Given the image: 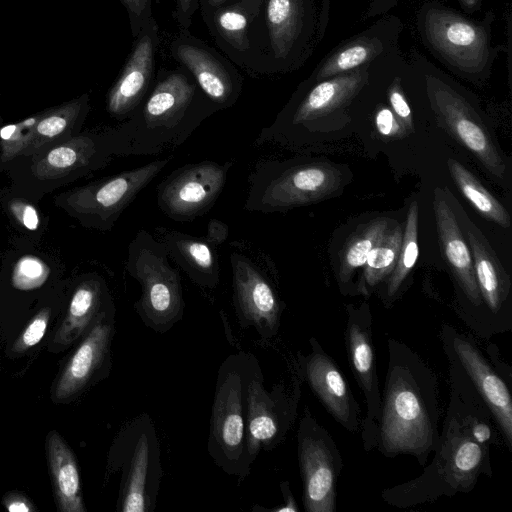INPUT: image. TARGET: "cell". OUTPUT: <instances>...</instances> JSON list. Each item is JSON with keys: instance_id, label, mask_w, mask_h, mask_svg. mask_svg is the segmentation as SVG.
I'll use <instances>...</instances> for the list:
<instances>
[{"instance_id": "1f68e13d", "label": "cell", "mask_w": 512, "mask_h": 512, "mask_svg": "<svg viewBox=\"0 0 512 512\" xmlns=\"http://www.w3.org/2000/svg\"><path fill=\"white\" fill-rule=\"evenodd\" d=\"M36 115L16 124L0 128V165L4 166L19 157L25 148L28 132L34 124Z\"/></svg>"}, {"instance_id": "4dcf8cb0", "label": "cell", "mask_w": 512, "mask_h": 512, "mask_svg": "<svg viewBox=\"0 0 512 512\" xmlns=\"http://www.w3.org/2000/svg\"><path fill=\"white\" fill-rule=\"evenodd\" d=\"M375 47L368 43H355L332 56L321 68L318 79L346 73L365 63L374 54Z\"/></svg>"}, {"instance_id": "7dc6e473", "label": "cell", "mask_w": 512, "mask_h": 512, "mask_svg": "<svg viewBox=\"0 0 512 512\" xmlns=\"http://www.w3.org/2000/svg\"><path fill=\"white\" fill-rule=\"evenodd\" d=\"M383 1H384V0H383ZM386 1H389L390 3H392V1H394V0H386Z\"/></svg>"}, {"instance_id": "484cf974", "label": "cell", "mask_w": 512, "mask_h": 512, "mask_svg": "<svg viewBox=\"0 0 512 512\" xmlns=\"http://www.w3.org/2000/svg\"><path fill=\"white\" fill-rule=\"evenodd\" d=\"M447 164L455 184L475 209L486 219L509 228L511 220L507 210L480 181L457 160L448 159Z\"/></svg>"}, {"instance_id": "e0dca14e", "label": "cell", "mask_w": 512, "mask_h": 512, "mask_svg": "<svg viewBox=\"0 0 512 512\" xmlns=\"http://www.w3.org/2000/svg\"><path fill=\"white\" fill-rule=\"evenodd\" d=\"M106 283L99 276H89L76 287L67 314L55 335L53 344L67 346L108 312L114 310Z\"/></svg>"}, {"instance_id": "30bf717a", "label": "cell", "mask_w": 512, "mask_h": 512, "mask_svg": "<svg viewBox=\"0 0 512 512\" xmlns=\"http://www.w3.org/2000/svg\"><path fill=\"white\" fill-rule=\"evenodd\" d=\"M428 94L433 110L446 129L494 176L502 179L505 163L493 139L474 109L443 83H429Z\"/></svg>"}, {"instance_id": "83f0119b", "label": "cell", "mask_w": 512, "mask_h": 512, "mask_svg": "<svg viewBox=\"0 0 512 512\" xmlns=\"http://www.w3.org/2000/svg\"><path fill=\"white\" fill-rule=\"evenodd\" d=\"M403 230L397 225L388 229L380 242L369 253L364 266L363 278L368 286H374L388 276L396 266L402 242Z\"/></svg>"}, {"instance_id": "7c38bea8", "label": "cell", "mask_w": 512, "mask_h": 512, "mask_svg": "<svg viewBox=\"0 0 512 512\" xmlns=\"http://www.w3.org/2000/svg\"><path fill=\"white\" fill-rule=\"evenodd\" d=\"M115 333V309L101 317L86 333L58 378L52 393L55 402L75 397L110 366Z\"/></svg>"}, {"instance_id": "4fadbf2b", "label": "cell", "mask_w": 512, "mask_h": 512, "mask_svg": "<svg viewBox=\"0 0 512 512\" xmlns=\"http://www.w3.org/2000/svg\"><path fill=\"white\" fill-rule=\"evenodd\" d=\"M425 30L431 44L446 58L465 70L478 69L487 59L485 32L462 17L445 10H430Z\"/></svg>"}, {"instance_id": "cb8c5ba5", "label": "cell", "mask_w": 512, "mask_h": 512, "mask_svg": "<svg viewBox=\"0 0 512 512\" xmlns=\"http://www.w3.org/2000/svg\"><path fill=\"white\" fill-rule=\"evenodd\" d=\"M466 233L481 297L492 311L497 312L508 294L509 276L482 233L473 225Z\"/></svg>"}, {"instance_id": "b9f144b4", "label": "cell", "mask_w": 512, "mask_h": 512, "mask_svg": "<svg viewBox=\"0 0 512 512\" xmlns=\"http://www.w3.org/2000/svg\"><path fill=\"white\" fill-rule=\"evenodd\" d=\"M228 237V226L218 219H211L207 225L205 238L215 246L221 245Z\"/></svg>"}, {"instance_id": "836d02e7", "label": "cell", "mask_w": 512, "mask_h": 512, "mask_svg": "<svg viewBox=\"0 0 512 512\" xmlns=\"http://www.w3.org/2000/svg\"><path fill=\"white\" fill-rule=\"evenodd\" d=\"M483 457L481 446L473 440L463 439L454 449L451 457V472L458 481L471 478L480 466Z\"/></svg>"}, {"instance_id": "44dd1931", "label": "cell", "mask_w": 512, "mask_h": 512, "mask_svg": "<svg viewBox=\"0 0 512 512\" xmlns=\"http://www.w3.org/2000/svg\"><path fill=\"white\" fill-rule=\"evenodd\" d=\"M454 347L482 397L495 415L506 439L512 441V401L504 382L468 342L455 339Z\"/></svg>"}, {"instance_id": "f546056e", "label": "cell", "mask_w": 512, "mask_h": 512, "mask_svg": "<svg viewBox=\"0 0 512 512\" xmlns=\"http://www.w3.org/2000/svg\"><path fill=\"white\" fill-rule=\"evenodd\" d=\"M418 204L412 202L406 219L399 256L388 281V294L394 295L418 258Z\"/></svg>"}, {"instance_id": "277c9868", "label": "cell", "mask_w": 512, "mask_h": 512, "mask_svg": "<svg viewBox=\"0 0 512 512\" xmlns=\"http://www.w3.org/2000/svg\"><path fill=\"white\" fill-rule=\"evenodd\" d=\"M127 273L141 287L134 310L144 325L164 334L182 320L185 309L181 276L169 263L163 244L140 229L128 245Z\"/></svg>"}, {"instance_id": "5bb4252c", "label": "cell", "mask_w": 512, "mask_h": 512, "mask_svg": "<svg viewBox=\"0 0 512 512\" xmlns=\"http://www.w3.org/2000/svg\"><path fill=\"white\" fill-rule=\"evenodd\" d=\"M429 425L422 403L403 381L390 388L383 421V442L391 451L417 450L429 439Z\"/></svg>"}, {"instance_id": "3957f363", "label": "cell", "mask_w": 512, "mask_h": 512, "mask_svg": "<svg viewBox=\"0 0 512 512\" xmlns=\"http://www.w3.org/2000/svg\"><path fill=\"white\" fill-rule=\"evenodd\" d=\"M343 181L342 172L327 163L263 159L248 176L244 209L267 214L309 205L335 194Z\"/></svg>"}, {"instance_id": "52a82bcc", "label": "cell", "mask_w": 512, "mask_h": 512, "mask_svg": "<svg viewBox=\"0 0 512 512\" xmlns=\"http://www.w3.org/2000/svg\"><path fill=\"white\" fill-rule=\"evenodd\" d=\"M112 154L105 130L80 133L32 156H21L24 180L50 191L109 165Z\"/></svg>"}, {"instance_id": "9c48e42d", "label": "cell", "mask_w": 512, "mask_h": 512, "mask_svg": "<svg viewBox=\"0 0 512 512\" xmlns=\"http://www.w3.org/2000/svg\"><path fill=\"white\" fill-rule=\"evenodd\" d=\"M233 306L239 326L254 329L262 340L277 334L282 304L259 263L247 253L232 250Z\"/></svg>"}, {"instance_id": "9a60e30c", "label": "cell", "mask_w": 512, "mask_h": 512, "mask_svg": "<svg viewBox=\"0 0 512 512\" xmlns=\"http://www.w3.org/2000/svg\"><path fill=\"white\" fill-rule=\"evenodd\" d=\"M155 238L171 258L198 286L214 289L220 282L217 246L205 236H193L178 230L157 226Z\"/></svg>"}, {"instance_id": "7a4b0ae2", "label": "cell", "mask_w": 512, "mask_h": 512, "mask_svg": "<svg viewBox=\"0 0 512 512\" xmlns=\"http://www.w3.org/2000/svg\"><path fill=\"white\" fill-rule=\"evenodd\" d=\"M260 367L255 355L239 351L228 355L217 371L207 450L217 467L240 480L252 467L246 449V396Z\"/></svg>"}, {"instance_id": "5b68a950", "label": "cell", "mask_w": 512, "mask_h": 512, "mask_svg": "<svg viewBox=\"0 0 512 512\" xmlns=\"http://www.w3.org/2000/svg\"><path fill=\"white\" fill-rule=\"evenodd\" d=\"M110 464L121 472L117 511L153 512L164 471L156 426L149 414L137 415L123 425Z\"/></svg>"}, {"instance_id": "e575fe53", "label": "cell", "mask_w": 512, "mask_h": 512, "mask_svg": "<svg viewBox=\"0 0 512 512\" xmlns=\"http://www.w3.org/2000/svg\"><path fill=\"white\" fill-rule=\"evenodd\" d=\"M216 24L222 34L235 45H243L247 18L239 8H226L217 13Z\"/></svg>"}, {"instance_id": "d590c367", "label": "cell", "mask_w": 512, "mask_h": 512, "mask_svg": "<svg viewBox=\"0 0 512 512\" xmlns=\"http://www.w3.org/2000/svg\"><path fill=\"white\" fill-rule=\"evenodd\" d=\"M50 313V308H43L31 319L24 331L14 342L13 352L23 353L42 340L47 330Z\"/></svg>"}, {"instance_id": "ba28073f", "label": "cell", "mask_w": 512, "mask_h": 512, "mask_svg": "<svg viewBox=\"0 0 512 512\" xmlns=\"http://www.w3.org/2000/svg\"><path fill=\"white\" fill-rule=\"evenodd\" d=\"M233 165V161L204 160L173 170L157 185L158 208L178 222L207 214L220 197Z\"/></svg>"}, {"instance_id": "bcb514c9", "label": "cell", "mask_w": 512, "mask_h": 512, "mask_svg": "<svg viewBox=\"0 0 512 512\" xmlns=\"http://www.w3.org/2000/svg\"><path fill=\"white\" fill-rule=\"evenodd\" d=\"M224 0H210V2L213 4V5H216V4H219L221 2H223Z\"/></svg>"}, {"instance_id": "7bdbcfd3", "label": "cell", "mask_w": 512, "mask_h": 512, "mask_svg": "<svg viewBox=\"0 0 512 512\" xmlns=\"http://www.w3.org/2000/svg\"><path fill=\"white\" fill-rule=\"evenodd\" d=\"M281 490L283 491V494L285 496V505L282 506V507H279V508H274V509H271V511H274V512H285V511H297L298 508L291 496V493L289 491V486H288V483L287 482H283L281 484Z\"/></svg>"}, {"instance_id": "6da1fadb", "label": "cell", "mask_w": 512, "mask_h": 512, "mask_svg": "<svg viewBox=\"0 0 512 512\" xmlns=\"http://www.w3.org/2000/svg\"><path fill=\"white\" fill-rule=\"evenodd\" d=\"M218 108L188 78L173 73L123 124L105 130L114 156H151L183 144Z\"/></svg>"}, {"instance_id": "c3c4849f", "label": "cell", "mask_w": 512, "mask_h": 512, "mask_svg": "<svg viewBox=\"0 0 512 512\" xmlns=\"http://www.w3.org/2000/svg\"><path fill=\"white\" fill-rule=\"evenodd\" d=\"M0 123H1V118H0Z\"/></svg>"}, {"instance_id": "d4e9b609", "label": "cell", "mask_w": 512, "mask_h": 512, "mask_svg": "<svg viewBox=\"0 0 512 512\" xmlns=\"http://www.w3.org/2000/svg\"><path fill=\"white\" fill-rule=\"evenodd\" d=\"M307 378L331 412L341 421L349 417V397L346 383L334 366L323 355L312 356L306 364Z\"/></svg>"}, {"instance_id": "ac0fdd59", "label": "cell", "mask_w": 512, "mask_h": 512, "mask_svg": "<svg viewBox=\"0 0 512 512\" xmlns=\"http://www.w3.org/2000/svg\"><path fill=\"white\" fill-rule=\"evenodd\" d=\"M88 111L89 98L85 94L36 115L19 157L32 156L80 134Z\"/></svg>"}, {"instance_id": "ab89813d", "label": "cell", "mask_w": 512, "mask_h": 512, "mask_svg": "<svg viewBox=\"0 0 512 512\" xmlns=\"http://www.w3.org/2000/svg\"><path fill=\"white\" fill-rule=\"evenodd\" d=\"M9 208L11 214L23 227L31 231L38 229L40 219L33 205L16 198L10 201Z\"/></svg>"}, {"instance_id": "ffe728a7", "label": "cell", "mask_w": 512, "mask_h": 512, "mask_svg": "<svg viewBox=\"0 0 512 512\" xmlns=\"http://www.w3.org/2000/svg\"><path fill=\"white\" fill-rule=\"evenodd\" d=\"M152 61V41L149 36H144L108 94L107 111L112 117L126 120L141 104L150 84Z\"/></svg>"}, {"instance_id": "4316f807", "label": "cell", "mask_w": 512, "mask_h": 512, "mask_svg": "<svg viewBox=\"0 0 512 512\" xmlns=\"http://www.w3.org/2000/svg\"><path fill=\"white\" fill-rule=\"evenodd\" d=\"M389 229L386 218H377L367 223L344 245L340 254L339 278L346 282L354 271L362 267L372 249Z\"/></svg>"}, {"instance_id": "8992f818", "label": "cell", "mask_w": 512, "mask_h": 512, "mask_svg": "<svg viewBox=\"0 0 512 512\" xmlns=\"http://www.w3.org/2000/svg\"><path fill=\"white\" fill-rule=\"evenodd\" d=\"M170 159L171 157L156 159L143 166L68 191L58 199V205L65 208L84 227L109 231L124 210Z\"/></svg>"}, {"instance_id": "8d00e7d4", "label": "cell", "mask_w": 512, "mask_h": 512, "mask_svg": "<svg viewBox=\"0 0 512 512\" xmlns=\"http://www.w3.org/2000/svg\"><path fill=\"white\" fill-rule=\"evenodd\" d=\"M45 267L33 258L20 261L15 269L14 284L21 289H31L38 286L45 278Z\"/></svg>"}, {"instance_id": "603a6c76", "label": "cell", "mask_w": 512, "mask_h": 512, "mask_svg": "<svg viewBox=\"0 0 512 512\" xmlns=\"http://www.w3.org/2000/svg\"><path fill=\"white\" fill-rule=\"evenodd\" d=\"M179 59L194 75L201 91L218 108H227L239 92L230 74L209 53L192 45L177 49Z\"/></svg>"}, {"instance_id": "d6986e66", "label": "cell", "mask_w": 512, "mask_h": 512, "mask_svg": "<svg viewBox=\"0 0 512 512\" xmlns=\"http://www.w3.org/2000/svg\"><path fill=\"white\" fill-rule=\"evenodd\" d=\"M299 440L305 509L308 512H332L335 491L330 454L321 440L304 435Z\"/></svg>"}, {"instance_id": "2e32d148", "label": "cell", "mask_w": 512, "mask_h": 512, "mask_svg": "<svg viewBox=\"0 0 512 512\" xmlns=\"http://www.w3.org/2000/svg\"><path fill=\"white\" fill-rule=\"evenodd\" d=\"M433 210L440 245L447 263L458 279L468 298L474 303L481 302L476 282L471 252L464 241L455 214L443 191L435 189Z\"/></svg>"}, {"instance_id": "8fae6325", "label": "cell", "mask_w": 512, "mask_h": 512, "mask_svg": "<svg viewBox=\"0 0 512 512\" xmlns=\"http://www.w3.org/2000/svg\"><path fill=\"white\" fill-rule=\"evenodd\" d=\"M293 401L280 384L264 387L261 367L251 377L246 396V449L251 464L261 451L276 447L289 427Z\"/></svg>"}, {"instance_id": "ee69618b", "label": "cell", "mask_w": 512, "mask_h": 512, "mask_svg": "<svg viewBox=\"0 0 512 512\" xmlns=\"http://www.w3.org/2000/svg\"><path fill=\"white\" fill-rule=\"evenodd\" d=\"M131 14L140 15L145 9L148 0H122Z\"/></svg>"}, {"instance_id": "60d3db41", "label": "cell", "mask_w": 512, "mask_h": 512, "mask_svg": "<svg viewBox=\"0 0 512 512\" xmlns=\"http://www.w3.org/2000/svg\"><path fill=\"white\" fill-rule=\"evenodd\" d=\"M3 505L10 512H33L36 510L33 503L23 494L11 492L3 499Z\"/></svg>"}, {"instance_id": "74e56055", "label": "cell", "mask_w": 512, "mask_h": 512, "mask_svg": "<svg viewBox=\"0 0 512 512\" xmlns=\"http://www.w3.org/2000/svg\"><path fill=\"white\" fill-rule=\"evenodd\" d=\"M375 124L378 132L388 138H401L407 133L393 111L387 107L377 111Z\"/></svg>"}, {"instance_id": "f1b7e54d", "label": "cell", "mask_w": 512, "mask_h": 512, "mask_svg": "<svg viewBox=\"0 0 512 512\" xmlns=\"http://www.w3.org/2000/svg\"><path fill=\"white\" fill-rule=\"evenodd\" d=\"M299 19L297 0H269L267 6L268 26L278 53L287 52L296 36Z\"/></svg>"}, {"instance_id": "f35d334b", "label": "cell", "mask_w": 512, "mask_h": 512, "mask_svg": "<svg viewBox=\"0 0 512 512\" xmlns=\"http://www.w3.org/2000/svg\"><path fill=\"white\" fill-rule=\"evenodd\" d=\"M393 113L399 119L406 132L413 130L412 112L398 84H394L388 92Z\"/></svg>"}, {"instance_id": "d6a6232c", "label": "cell", "mask_w": 512, "mask_h": 512, "mask_svg": "<svg viewBox=\"0 0 512 512\" xmlns=\"http://www.w3.org/2000/svg\"><path fill=\"white\" fill-rule=\"evenodd\" d=\"M349 342L354 368L367 389L370 388L373 353L367 335L357 326L349 329Z\"/></svg>"}, {"instance_id": "7402d4cb", "label": "cell", "mask_w": 512, "mask_h": 512, "mask_svg": "<svg viewBox=\"0 0 512 512\" xmlns=\"http://www.w3.org/2000/svg\"><path fill=\"white\" fill-rule=\"evenodd\" d=\"M46 452L58 510L86 512L78 463L73 451L57 431L47 435Z\"/></svg>"}, {"instance_id": "f6af8a7d", "label": "cell", "mask_w": 512, "mask_h": 512, "mask_svg": "<svg viewBox=\"0 0 512 512\" xmlns=\"http://www.w3.org/2000/svg\"><path fill=\"white\" fill-rule=\"evenodd\" d=\"M192 0H180V5L183 11H187L190 7Z\"/></svg>"}]
</instances>
